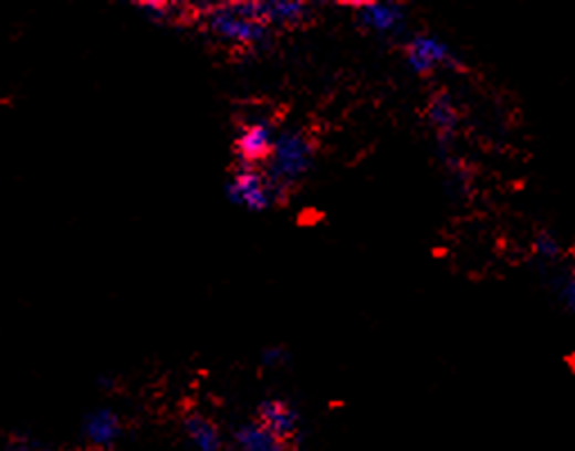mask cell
Returning a JSON list of instances; mask_svg holds the SVG:
<instances>
[{"instance_id":"obj_1","label":"cell","mask_w":575,"mask_h":451,"mask_svg":"<svg viewBox=\"0 0 575 451\" xmlns=\"http://www.w3.org/2000/svg\"><path fill=\"white\" fill-rule=\"evenodd\" d=\"M314 162V143L301 132H282L275 136L273 154L266 162V177L275 190L282 195L286 188L301 181Z\"/></svg>"},{"instance_id":"obj_2","label":"cell","mask_w":575,"mask_h":451,"mask_svg":"<svg viewBox=\"0 0 575 451\" xmlns=\"http://www.w3.org/2000/svg\"><path fill=\"white\" fill-rule=\"evenodd\" d=\"M203 25L210 34L230 45L258 48L269 39V28L244 17L236 3L230 6H206L201 8Z\"/></svg>"},{"instance_id":"obj_3","label":"cell","mask_w":575,"mask_h":451,"mask_svg":"<svg viewBox=\"0 0 575 451\" xmlns=\"http://www.w3.org/2000/svg\"><path fill=\"white\" fill-rule=\"evenodd\" d=\"M405 62L414 75L429 77L438 71H463V62L453 48L438 34L418 32L405 43Z\"/></svg>"},{"instance_id":"obj_4","label":"cell","mask_w":575,"mask_h":451,"mask_svg":"<svg viewBox=\"0 0 575 451\" xmlns=\"http://www.w3.org/2000/svg\"><path fill=\"white\" fill-rule=\"evenodd\" d=\"M228 199L240 208L251 212L266 210L273 199H278L266 172H260L258 167H242L240 172L228 183Z\"/></svg>"},{"instance_id":"obj_5","label":"cell","mask_w":575,"mask_h":451,"mask_svg":"<svg viewBox=\"0 0 575 451\" xmlns=\"http://www.w3.org/2000/svg\"><path fill=\"white\" fill-rule=\"evenodd\" d=\"M355 21L370 34L399 36L407 30V8L399 3H355L351 6Z\"/></svg>"},{"instance_id":"obj_6","label":"cell","mask_w":575,"mask_h":451,"mask_svg":"<svg viewBox=\"0 0 575 451\" xmlns=\"http://www.w3.org/2000/svg\"><path fill=\"white\" fill-rule=\"evenodd\" d=\"M238 10L271 28H294L301 25L305 21H310L312 17V8L307 3H286V0H271V3H236Z\"/></svg>"},{"instance_id":"obj_7","label":"cell","mask_w":575,"mask_h":451,"mask_svg":"<svg viewBox=\"0 0 575 451\" xmlns=\"http://www.w3.org/2000/svg\"><path fill=\"white\" fill-rule=\"evenodd\" d=\"M427 120L436 134L438 145L445 149L451 145L460 129V106L445 88L436 91L427 104Z\"/></svg>"},{"instance_id":"obj_8","label":"cell","mask_w":575,"mask_h":451,"mask_svg":"<svg viewBox=\"0 0 575 451\" xmlns=\"http://www.w3.org/2000/svg\"><path fill=\"white\" fill-rule=\"evenodd\" d=\"M273 145H275V136L269 123L258 120L247 125L240 132V138L236 143L242 167H255L258 162H269L273 154Z\"/></svg>"},{"instance_id":"obj_9","label":"cell","mask_w":575,"mask_h":451,"mask_svg":"<svg viewBox=\"0 0 575 451\" xmlns=\"http://www.w3.org/2000/svg\"><path fill=\"white\" fill-rule=\"evenodd\" d=\"M260 424L286 442L299 429V416L282 400H266L260 407Z\"/></svg>"},{"instance_id":"obj_10","label":"cell","mask_w":575,"mask_h":451,"mask_svg":"<svg viewBox=\"0 0 575 451\" xmlns=\"http://www.w3.org/2000/svg\"><path fill=\"white\" fill-rule=\"evenodd\" d=\"M84 436L95 447H111L121 436V418L111 409H97L86 418Z\"/></svg>"},{"instance_id":"obj_11","label":"cell","mask_w":575,"mask_h":451,"mask_svg":"<svg viewBox=\"0 0 575 451\" xmlns=\"http://www.w3.org/2000/svg\"><path fill=\"white\" fill-rule=\"evenodd\" d=\"M238 449L240 451H290L286 442L266 431L260 422H249L244 424L238 436H236Z\"/></svg>"},{"instance_id":"obj_12","label":"cell","mask_w":575,"mask_h":451,"mask_svg":"<svg viewBox=\"0 0 575 451\" xmlns=\"http://www.w3.org/2000/svg\"><path fill=\"white\" fill-rule=\"evenodd\" d=\"M186 433L195 451H219L221 436L219 429L203 416H190L186 420Z\"/></svg>"},{"instance_id":"obj_13","label":"cell","mask_w":575,"mask_h":451,"mask_svg":"<svg viewBox=\"0 0 575 451\" xmlns=\"http://www.w3.org/2000/svg\"><path fill=\"white\" fill-rule=\"evenodd\" d=\"M533 255L542 262V264H555L562 260L564 255V247L562 242L553 235V233H537L533 240Z\"/></svg>"},{"instance_id":"obj_14","label":"cell","mask_w":575,"mask_h":451,"mask_svg":"<svg viewBox=\"0 0 575 451\" xmlns=\"http://www.w3.org/2000/svg\"><path fill=\"white\" fill-rule=\"evenodd\" d=\"M138 10L156 23H167V21H175L177 14L181 12V6H167V3H140Z\"/></svg>"},{"instance_id":"obj_15","label":"cell","mask_w":575,"mask_h":451,"mask_svg":"<svg viewBox=\"0 0 575 451\" xmlns=\"http://www.w3.org/2000/svg\"><path fill=\"white\" fill-rule=\"evenodd\" d=\"M555 287H557V296H560L562 305H564L568 312L575 314V266L568 269L564 275L557 277Z\"/></svg>"},{"instance_id":"obj_16","label":"cell","mask_w":575,"mask_h":451,"mask_svg":"<svg viewBox=\"0 0 575 451\" xmlns=\"http://www.w3.org/2000/svg\"><path fill=\"white\" fill-rule=\"evenodd\" d=\"M262 359H264V364L275 366V364H282V361H284V353H282L280 348H269V350H264Z\"/></svg>"}]
</instances>
